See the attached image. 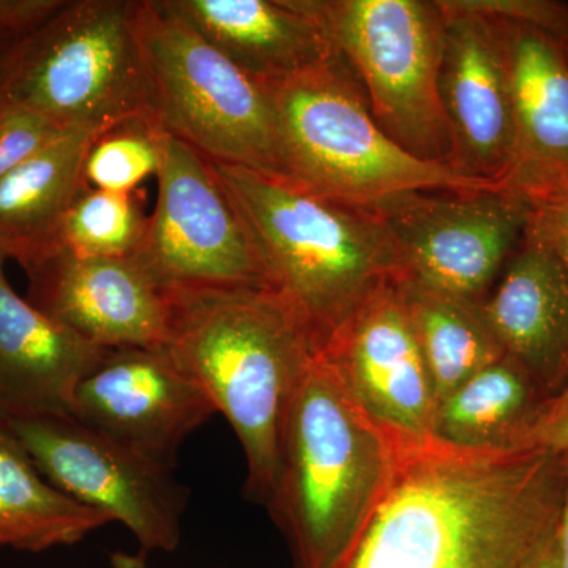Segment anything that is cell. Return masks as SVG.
I'll list each match as a JSON object with an SVG mask.
<instances>
[{
	"label": "cell",
	"mask_w": 568,
	"mask_h": 568,
	"mask_svg": "<svg viewBox=\"0 0 568 568\" xmlns=\"http://www.w3.org/2000/svg\"><path fill=\"white\" fill-rule=\"evenodd\" d=\"M564 455H402L386 495L332 568H537L558 541Z\"/></svg>",
	"instance_id": "6da1fadb"
},
{
	"label": "cell",
	"mask_w": 568,
	"mask_h": 568,
	"mask_svg": "<svg viewBox=\"0 0 568 568\" xmlns=\"http://www.w3.org/2000/svg\"><path fill=\"white\" fill-rule=\"evenodd\" d=\"M166 291L164 347L233 426L246 459V496L267 506L287 414L317 355L308 325L274 287Z\"/></svg>",
	"instance_id": "7a4b0ae2"
},
{
	"label": "cell",
	"mask_w": 568,
	"mask_h": 568,
	"mask_svg": "<svg viewBox=\"0 0 568 568\" xmlns=\"http://www.w3.org/2000/svg\"><path fill=\"white\" fill-rule=\"evenodd\" d=\"M212 164L271 286L308 325L317 354L373 291L403 278L402 254L373 209L332 200L280 175Z\"/></svg>",
	"instance_id": "3957f363"
},
{
	"label": "cell",
	"mask_w": 568,
	"mask_h": 568,
	"mask_svg": "<svg viewBox=\"0 0 568 568\" xmlns=\"http://www.w3.org/2000/svg\"><path fill=\"white\" fill-rule=\"evenodd\" d=\"M402 455L317 354L284 425L267 508L295 568H332L386 495Z\"/></svg>",
	"instance_id": "277c9868"
},
{
	"label": "cell",
	"mask_w": 568,
	"mask_h": 568,
	"mask_svg": "<svg viewBox=\"0 0 568 568\" xmlns=\"http://www.w3.org/2000/svg\"><path fill=\"white\" fill-rule=\"evenodd\" d=\"M274 104L290 181L312 192L368 205L416 190L503 189L454 166L410 155L373 118L345 59L284 80L263 82Z\"/></svg>",
	"instance_id": "5b68a950"
},
{
	"label": "cell",
	"mask_w": 568,
	"mask_h": 568,
	"mask_svg": "<svg viewBox=\"0 0 568 568\" xmlns=\"http://www.w3.org/2000/svg\"><path fill=\"white\" fill-rule=\"evenodd\" d=\"M133 0H69L54 18L3 52L0 102L67 130H108L152 119Z\"/></svg>",
	"instance_id": "8992f818"
},
{
	"label": "cell",
	"mask_w": 568,
	"mask_h": 568,
	"mask_svg": "<svg viewBox=\"0 0 568 568\" xmlns=\"http://www.w3.org/2000/svg\"><path fill=\"white\" fill-rule=\"evenodd\" d=\"M136 28L155 125L212 162L287 179L274 104L263 82L159 0L138 2Z\"/></svg>",
	"instance_id": "52a82bcc"
},
{
	"label": "cell",
	"mask_w": 568,
	"mask_h": 568,
	"mask_svg": "<svg viewBox=\"0 0 568 568\" xmlns=\"http://www.w3.org/2000/svg\"><path fill=\"white\" fill-rule=\"evenodd\" d=\"M361 81L373 118L410 155L450 164L439 95L446 13L439 0H297ZM452 166V164H450Z\"/></svg>",
	"instance_id": "ba28073f"
},
{
	"label": "cell",
	"mask_w": 568,
	"mask_h": 568,
	"mask_svg": "<svg viewBox=\"0 0 568 568\" xmlns=\"http://www.w3.org/2000/svg\"><path fill=\"white\" fill-rule=\"evenodd\" d=\"M0 420L52 487L111 521L122 523L142 551L179 548L189 491L173 469L142 457L71 414Z\"/></svg>",
	"instance_id": "9c48e42d"
},
{
	"label": "cell",
	"mask_w": 568,
	"mask_h": 568,
	"mask_svg": "<svg viewBox=\"0 0 568 568\" xmlns=\"http://www.w3.org/2000/svg\"><path fill=\"white\" fill-rule=\"evenodd\" d=\"M368 207L394 237L403 278L478 304L517 252L530 219L528 201L506 186L416 190Z\"/></svg>",
	"instance_id": "30bf717a"
},
{
	"label": "cell",
	"mask_w": 568,
	"mask_h": 568,
	"mask_svg": "<svg viewBox=\"0 0 568 568\" xmlns=\"http://www.w3.org/2000/svg\"><path fill=\"white\" fill-rule=\"evenodd\" d=\"M155 211L134 260L164 290L271 286L207 156L164 134Z\"/></svg>",
	"instance_id": "8fae6325"
},
{
	"label": "cell",
	"mask_w": 568,
	"mask_h": 568,
	"mask_svg": "<svg viewBox=\"0 0 568 568\" xmlns=\"http://www.w3.org/2000/svg\"><path fill=\"white\" fill-rule=\"evenodd\" d=\"M320 354L399 455L435 444V387L396 280L373 291Z\"/></svg>",
	"instance_id": "7c38bea8"
},
{
	"label": "cell",
	"mask_w": 568,
	"mask_h": 568,
	"mask_svg": "<svg viewBox=\"0 0 568 568\" xmlns=\"http://www.w3.org/2000/svg\"><path fill=\"white\" fill-rule=\"evenodd\" d=\"M71 416L142 457L174 469L215 406L164 346L108 349L74 394Z\"/></svg>",
	"instance_id": "4fadbf2b"
},
{
	"label": "cell",
	"mask_w": 568,
	"mask_h": 568,
	"mask_svg": "<svg viewBox=\"0 0 568 568\" xmlns=\"http://www.w3.org/2000/svg\"><path fill=\"white\" fill-rule=\"evenodd\" d=\"M446 13L439 95L459 174L506 186L515 162V115L506 52L496 21L439 0Z\"/></svg>",
	"instance_id": "5bb4252c"
},
{
	"label": "cell",
	"mask_w": 568,
	"mask_h": 568,
	"mask_svg": "<svg viewBox=\"0 0 568 568\" xmlns=\"http://www.w3.org/2000/svg\"><path fill=\"white\" fill-rule=\"evenodd\" d=\"M26 272V298L93 345L166 346L168 291L133 256L91 257L58 250Z\"/></svg>",
	"instance_id": "9a60e30c"
},
{
	"label": "cell",
	"mask_w": 568,
	"mask_h": 568,
	"mask_svg": "<svg viewBox=\"0 0 568 568\" xmlns=\"http://www.w3.org/2000/svg\"><path fill=\"white\" fill-rule=\"evenodd\" d=\"M491 18L514 99L515 162L506 189L530 203L568 190V47L532 26Z\"/></svg>",
	"instance_id": "2e32d148"
},
{
	"label": "cell",
	"mask_w": 568,
	"mask_h": 568,
	"mask_svg": "<svg viewBox=\"0 0 568 568\" xmlns=\"http://www.w3.org/2000/svg\"><path fill=\"white\" fill-rule=\"evenodd\" d=\"M481 313L508 357L548 395L568 379V268L526 230Z\"/></svg>",
	"instance_id": "e0dca14e"
},
{
	"label": "cell",
	"mask_w": 568,
	"mask_h": 568,
	"mask_svg": "<svg viewBox=\"0 0 568 568\" xmlns=\"http://www.w3.org/2000/svg\"><path fill=\"white\" fill-rule=\"evenodd\" d=\"M106 351L40 312L0 271V418L70 414Z\"/></svg>",
	"instance_id": "ac0fdd59"
},
{
	"label": "cell",
	"mask_w": 568,
	"mask_h": 568,
	"mask_svg": "<svg viewBox=\"0 0 568 568\" xmlns=\"http://www.w3.org/2000/svg\"><path fill=\"white\" fill-rule=\"evenodd\" d=\"M248 77L284 80L339 59L297 0H159Z\"/></svg>",
	"instance_id": "d6986e66"
},
{
	"label": "cell",
	"mask_w": 568,
	"mask_h": 568,
	"mask_svg": "<svg viewBox=\"0 0 568 568\" xmlns=\"http://www.w3.org/2000/svg\"><path fill=\"white\" fill-rule=\"evenodd\" d=\"M102 132L70 130L0 179V248L24 271L58 252L63 220L84 186L85 155Z\"/></svg>",
	"instance_id": "ffe728a7"
},
{
	"label": "cell",
	"mask_w": 568,
	"mask_h": 568,
	"mask_svg": "<svg viewBox=\"0 0 568 568\" xmlns=\"http://www.w3.org/2000/svg\"><path fill=\"white\" fill-rule=\"evenodd\" d=\"M548 394L514 358L470 377L436 407L433 437L466 454H508Z\"/></svg>",
	"instance_id": "44dd1931"
},
{
	"label": "cell",
	"mask_w": 568,
	"mask_h": 568,
	"mask_svg": "<svg viewBox=\"0 0 568 568\" xmlns=\"http://www.w3.org/2000/svg\"><path fill=\"white\" fill-rule=\"evenodd\" d=\"M111 519L70 499L41 476L0 420V544L28 552L70 547Z\"/></svg>",
	"instance_id": "7402d4cb"
},
{
	"label": "cell",
	"mask_w": 568,
	"mask_h": 568,
	"mask_svg": "<svg viewBox=\"0 0 568 568\" xmlns=\"http://www.w3.org/2000/svg\"><path fill=\"white\" fill-rule=\"evenodd\" d=\"M396 283L432 376L436 405L506 355L478 302L405 278Z\"/></svg>",
	"instance_id": "603a6c76"
},
{
	"label": "cell",
	"mask_w": 568,
	"mask_h": 568,
	"mask_svg": "<svg viewBox=\"0 0 568 568\" xmlns=\"http://www.w3.org/2000/svg\"><path fill=\"white\" fill-rule=\"evenodd\" d=\"M148 222L136 194L84 185L63 220L59 250L91 257L133 256Z\"/></svg>",
	"instance_id": "cb8c5ba5"
},
{
	"label": "cell",
	"mask_w": 568,
	"mask_h": 568,
	"mask_svg": "<svg viewBox=\"0 0 568 568\" xmlns=\"http://www.w3.org/2000/svg\"><path fill=\"white\" fill-rule=\"evenodd\" d=\"M164 133L152 119H132L104 130L85 155L82 179L89 189L134 193L159 174Z\"/></svg>",
	"instance_id": "d4e9b609"
},
{
	"label": "cell",
	"mask_w": 568,
	"mask_h": 568,
	"mask_svg": "<svg viewBox=\"0 0 568 568\" xmlns=\"http://www.w3.org/2000/svg\"><path fill=\"white\" fill-rule=\"evenodd\" d=\"M70 130L39 112L0 102V179Z\"/></svg>",
	"instance_id": "484cf974"
},
{
	"label": "cell",
	"mask_w": 568,
	"mask_h": 568,
	"mask_svg": "<svg viewBox=\"0 0 568 568\" xmlns=\"http://www.w3.org/2000/svg\"><path fill=\"white\" fill-rule=\"evenodd\" d=\"M469 9L500 20L523 22L568 47V6L549 0H463Z\"/></svg>",
	"instance_id": "4316f807"
},
{
	"label": "cell",
	"mask_w": 568,
	"mask_h": 568,
	"mask_svg": "<svg viewBox=\"0 0 568 568\" xmlns=\"http://www.w3.org/2000/svg\"><path fill=\"white\" fill-rule=\"evenodd\" d=\"M517 452L568 454V379L544 399L517 443Z\"/></svg>",
	"instance_id": "83f0119b"
},
{
	"label": "cell",
	"mask_w": 568,
	"mask_h": 568,
	"mask_svg": "<svg viewBox=\"0 0 568 568\" xmlns=\"http://www.w3.org/2000/svg\"><path fill=\"white\" fill-rule=\"evenodd\" d=\"M69 0H0V48L14 47L43 28Z\"/></svg>",
	"instance_id": "f1b7e54d"
},
{
	"label": "cell",
	"mask_w": 568,
	"mask_h": 568,
	"mask_svg": "<svg viewBox=\"0 0 568 568\" xmlns=\"http://www.w3.org/2000/svg\"><path fill=\"white\" fill-rule=\"evenodd\" d=\"M528 230L568 268V190L530 201Z\"/></svg>",
	"instance_id": "f546056e"
},
{
	"label": "cell",
	"mask_w": 568,
	"mask_h": 568,
	"mask_svg": "<svg viewBox=\"0 0 568 568\" xmlns=\"http://www.w3.org/2000/svg\"><path fill=\"white\" fill-rule=\"evenodd\" d=\"M564 467H566V488H564L558 526L559 568H568V454L564 455Z\"/></svg>",
	"instance_id": "4dcf8cb0"
},
{
	"label": "cell",
	"mask_w": 568,
	"mask_h": 568,
	"mask_svg": "<svg viewBox=\"0 0 568 568\" xmlns=\"http://www.w3.org/2000/svg\"><path fill=\"white\" fill-rule=\"evenodd\" d=\"M537 568H559V558H558V541H556L555 547L549 549L547 555L540 559Z\"/></svg>",
	"instance_id": "1f68e13d"
},
{
	"label": "cell",
	"mask_w": 568,
	"mask_h": 568,
	"mask_svg": "<svg viewBox=\"0 0 568 568\" xmlns=\"http://www.w3.org/2000/svg\"><path fill=\"white\" fill-rule=\"evenodd\" d=\"M115 567L121 568H145V558L142 556V558H122V562H115ZM224 568V567H220Z\"/></svg>",
	"instance_id": "d6a6232c"
},
{
	"label": "cell",
	"mask_w": 568,
	"mask_h": 568,
	"mask_svg": "<svg viewBox=\"0 0 568 568\" xmlns=\"http://www.w3.org/2000/svg\"><path fill=\"white\" fill-rule=\"evenodd\" d=\"M7 260L6 253L2 252V248H0V271L3 268V261Z\"/></svg>",
	"instance_id": "836d02e7"
},
{
	"label": "cell",
	"mask_w": 568,
	"mask_h": 568,
	"mask_svg": "<svg viewBox=\"0 0 568 568\" xmlns=\"http://www.w3.org/2000/svg\"><path fill=\"white\" fill-rule=\"evenodd\" d=\"M6 48H0V61H2L3 52H6Z\"/></svg>",
	"instance_id": "e575fe53"
},
{
	"label": "cell",
	"mask_w": 568,
	"mask_h": 568,
	"mask_svg": "<svg viewBox=\"0 0 568 568\" xmlns=\"http://www.w3.org/2000/svg\"><path fill=\"white\" fill-rule=\"evenodd\" d=\"M0 548H2V544H0Z\"/></svg>",
	"instance_id": "d590c367"
}]
</instances>
